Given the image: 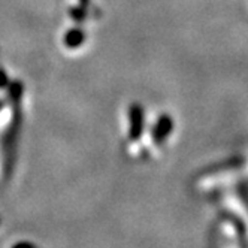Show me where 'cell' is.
Here are the masks:
<instances>
[{
	"label": "cell",
	"mask_w": 248,
	"mask_h": 248,
	"mask_svg": "<svg viewBox=\"0 0 248 248\" xmlns=\"http://www.w3.org/2000/svg\"><path fill=\"white\" fill-rule=\"evenodd\" d=\"M142 126H144V112L142 108L135 103L130 108V138L138 139L142 133Z\"/></svg>",
	"instance_id": "1"
},
{
	"label": "cell",
	"mask_w": 248,
	"mask_h": 248,
	"mask_svg": "<svg viewBox=\"0 0 248 248\" xmlns=\"http://www.w3.org/2000/svg\"><path fill=\"white\" fill-rule=\"evenodd\" d=\"M170 130H172V120H169L166 115H163V118H160V121L157 123L155 130H154L155 142H162V139H165Z\"/></svg>",
	"instance_id": "2"
},
{
	"label": "cell",
	"mask_w": 248,
	"mask_h": 248,
	"mask_svg": "<svg viewBox=\"0 0 248 248\" xmlns=\"http://www.w3.org/2000/svg\"><path fill=\"white\" fill-rule=\"evenodd\" d=\"M6 81H8V78H6V75L0 70V87H3V85H6Z\"/></svg>",
	"instance_id": "4"
},
{
	"label": "cell",
	"mask_w": 248,
	"mask_h": 248,
	"mask_svg": "<svg viewBox=\"0 0 248 248\" xmlns=\"http://www.w3.org/2000/svg\"><path fill=\"white\" fill-rule=\"evenodd\" d=\"M84 41H85V34L79 29L69 30L64 36V44L67 48H78L79 45H82Z\"/></svg>",
	"instance_id": "3"
}]
</instances>
